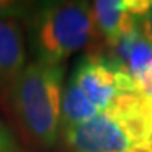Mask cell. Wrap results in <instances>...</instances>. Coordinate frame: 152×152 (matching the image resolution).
<instances>
[{
    "label": "cell",
    "mask_w": 152,
    "mask_h": 152,
    "mask_svg": "<svg viewBox=\"0 0 152 152\" xmlns=\"http://www.w3.org/2000/svg\"><path fill=\"white\" fill-rule=\"evenodd\" d=\"M138 30L143 34V37L152 45V0L149 10L144 14L138 16Z\"/></svg>",
    "instance_id": "ba28073f"
},
{
    "label": "cell",
    "mask_w": 152,
    "mask_h": 152,
    "mask_svg": "<svg viewBox=\"0 0 152 152\" xmlns=\"http://www.w3.org/2000/svg\"><path fill=\"white\" fill-rule=\"evenodd\" d=\"M95 33L92 3L44 2L26 19V37L33 61L65 65L72 54L88 45Z\"/></svg>",
    "instance_id": "3957f363"
},
{
    "label": "cell",
    "mask_w": 152,
    "mask_h": 152,
    "mask_svg": "<svg viewBox=\"0 0 152 152\" xmlns=\"http://www.w3.org/2000/svg\"><path fill=\"white\" fill-rule=\"evenodd\" d=\"M26 64L25 36L19 20L0 22V95L10 96Z\"/></svg>",
    "instance_id": "5b68a950"
},
{
    "label": "cell",
    "mask_w": 152,
    "mask_h": 152,
    "mask_svg": "<svg viewBox=\"0 0 152 152\" xmlns=\"http://www.w3.org/2000/svg\"><path fill=\"white\" fill-rule=\"evenodd\" d=\"M65 65L31 61L10 93L25 129L44 148H53L61 134Z\"/></svg>",
    "instance_id": "277c9868"
},
{
    "label": "cell",
    "mask_w": 152,
    "mask_h": 152,
    "mask_svg": "<svg viewBox=\"0 0 152 152\" xmlns=\"http://www.w3.org/2000/svg\"><path fill=\"white\" fill-rule=\"evenodd\" d=\"M37 3L33 2H16V0H0V22L3 20L28 19Z\"/></svg>",
    "instance_id": "52a82bcc"
},
{
    "label": "cell",
    "mask_w": 152,
    "mask_h": 152,
    "mask_svg": "<svg viewBox=\"0 0 152 152\" xmlns=\"http://www.w3.org/2000/svg\"><path fill=\"white\" fill-rule=\"evenodd\" d=\"M140 95L132 78L107 54H84L64 86L61 132L95 118L127 96Z\"/></svg>",
    "instance_id": "6da1fadb"
},
{
    "label": "cell",
    "mask_w": 152,
    "mask_h": 152,
    "mask_svg": "<svg viewBox=\"0 0 152 152\" xmlns=\"http://www.w3.org/2000/svg\"><path fill=\"white\" fill-rule=\"evenodd\" d=\"M61 134L72 152H151L152 102L140 95L127 96L112 109Z\"/></svg>",
    "instance_id": "7a4b0ae2"
},
{
    "label": "cell",
    "mask_w": 152,
    "mask_h": 152,
    "mask_svg": "<svg viewBox=\"0 0 152 152\" xmlns=\"http://www.w3.org/2000/svg\"><path fill=\"white\" fill-rule=\"evenodd\" d=\"M0 152H16V144L8 130L2 126V123H0Z\"/></svg>",
    "instance_id": "9c48e42d"
},
{
    "label": "cell",
    "mask_w": 152,
    "mask_h": 152,
    "mask_svg": "<svg viewBox=\"0 0 152 152\" xmlns=\"http://www.w3.org/2000/svg\"><path fill=\"white\" fill-rule=\"evenodd\" d=\"M95 31L101 34L107 47L113 45L124 34L138 26V16H134L127 0H98L92 3Z\"/></svg>",
    "instance_id": "8992f818"
}]
</instances>
